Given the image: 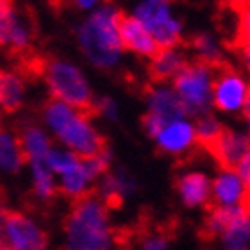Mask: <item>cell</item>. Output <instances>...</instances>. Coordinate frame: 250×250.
<instances>
[{
    "label": "cell",
    "mask_w": 250,
    "mask_h": 250,
    "mask_svg": "<svg viewBox=\"0 0 250 250\" xmlns=\"http://www.w3.org/2000/svg\"><path fill=\"white\" fill-rule=\"evenodd\" d=\"M122 13L116 5L102 2L84 15L75 27V40L83 58L97 70L113 72L124 61L125 50L120 40Z\"/></svg>",
    "instance_id": "6da1fadb"
},
{
    "label": "cell",
    "mask_w": 250,
    "mask_h": 250,
    "mask_svg": "<svg viewBox=\"0 0 250 250\" xmlns=\"http://www.w3.org/2000/svg\"><path fill=\"white\" fill-rule=\"evenodd\" d=\"M42 124L59 145L75 152L79 157H89L100 152L105 138L95 125L91 111L79 109L73 105L50 99L42 109Z\"/></svg>",
    "instance_id": "7a4b0ae2"
},
{
    "label": "cell",
    "mask_w": 250,
    "mask_h": 250,
    "mask_svg": "<svg viewBox=\"0 0 250 250\" xmlns=\"http://www.w3.org/2000/svg\"><path fill=\"white\" fill-rule=\"evenodd\" d=\"M115 243L116 232L104 200L93 191L75 198L64 220V250H113Z\"/></svg>",
    "instance_id": "3957f363"
},
{
    "label": "cell",
    "mask_w": 250,
    "mask_h": 250,
    "mask_svg": "<svg viewBox=\"0 0 250 250\" xmlns=\"http://www.w3.org/2000/svg\"><path fill=\"white\" fill-rule=\"evenodd\" d=\"M40 72L52 99L66 102L79 109L91 111L95 91L79 62L64 58H52L43 61Z\"/></svg>",
    "instance_id": "277c9868"
},
{
    "label": "cell",
    "mask_w": 250,
    "mask_h": 250,
    "mask_svg": "<svg viewBox=\"0 0 250 250\" xmlns=\"http://www.w3.org/2000/svg\"><path fill=\"white\" fill-rule=\"evenodd\" d=\"M130 15L152 34L157 47H179L184 40V21L173 0H136Z\"/></svg>",
    "instance_id": "5b68a950"
},
{
    "label": "cell",
    "mask_w": 250,
    "mask_h": 250,
    "mask_svg": "<svg viewBox=\"0 0 250 250\" xmlns=\"http://www.w3.org/2000/svg\"><path fill=\"white\" fill-rule=\"evenodd\" d=\"M216 68L218 66L195 59V61H188L186 66L173 77L172 86L189 118L200 116L213 109L211 89H213Z\"/></svg>",
    "instance_id": "8992f818"
},
{
    "label": "cell",
    "mask_w": 250,
    "mask_h": 250,
    "mask_svg": "<svg viewBox=\"0 0 250 250\" xmlns=\"http://www.w3.org/2000/svg\"><path fill=\"white\" fill-rule=\"evenodd\" d=\"M250 88L245 75L234 68H216L211 89L213 109L224 115H247Z\"/></svg>",
    "instance_id": "52a82bcc"
},
{
    "label": "cell",
    "mask_w": 250,
    "mask_h": 250,
    "mask_svg": "<svg viewBox=\"0 0 250 250\" xmlns=\"http://www.w3.org/2000/svg\"><path fill=\"white\" fill-rule=\"evenodd\" d=\"M0 236L9 250H47L48 236L36 220L21 211L0 208Z\"/></svg>",
    "instance_id": "ba28073f"
},
{
    "label": "cell",
    "mask_w": 250,
    "mask_h": 250,
    "mask_svg": "<svg viewBox=\"0 0 250 250\" xmlns=\"http://www.w3.org/2000/svg\"><path fill=\"white\" fill-rule=\"evenodd\" d=\"M152 140L156 141L157 148L163 154L173 157L188 156L197 146L195 127H193V120L189 116L165 122Z\"/></svg>",
    "instance_id": "9c48e42d"
},
{
    "label": "cell",
    "mask_w": 250,
    "mask_h": 250,
    "mask_svg": "<svg viewBox=\"0 0 250 250\" xmlns=\"http://www.w3.org/2000/svg\"><path fill=\"white\" fill-rule=\"evenodd\" d=\"M32 42L34 29L31 20L9 5L4 15L0 16V47L13 52H23L31 47Z\"/></svg>",
    "instance_id": "30bf717a"
},
{
    "label": "cell",
    "mask_w": 250,
    "mask_h": 250,
    "mask_svg": "<svg viewBox=\"0 0 250 250\" xmlns=\"http://www.w3.org/2000/svg\"><path fill=\"white\" fill-rule=\"evenodd\" d=\"M145 104L146 113L157 116L163 122L188 116L183 102H181V99H179L175 89H173L172 83H157V81H154V84L146 89Z\"/></svg>",
    "instance_id": "8fae6325"
},
{
    "label": "cell",
    "mask_w": 250,
    "mask_h": 250,
    "mask_svg": "<svg viewBox=\"0 0 250 250\" xmlns=\"http://www.w3.org/2000/svg\"><path fill=\"white\" fill-rule=\"evenodd\" d=\"M208 152L222 168H234L236 163L249 154V136L241 130L225 127Z\"/></svg>",
    "instance_id": "7c38bea8"
},
{
    "label": "cell",
    "mask_w": 250,
    "mask_h": 250,
    "mask_svg": "<svg viewBox=\"0 0 250 250\" xmlns=\"http://www.w3.org/2000/svg\"><path fill=\"white\" fill-rule=\"evenodd\" d=\"M211 197L218 206H238L249 202V183L236 173L234 168H222L211 183Z\"/></svg>",
    "instance_id": "4fadbf2b"
},
{
    "label": "cell",
    "mask_w": 250,
    "mask_h": 250,
    "mask_svg": "<svg viewBox=\"0 0 250 250\" xmlns=\"http://www.w3.org/2000/svg\"><path fill=\"white\" fill-rule=\"evenodd\" d=\"M120 40L125 52L134 54L141 59H148L159 48L145 25L132 15H122Z\"/></svg>",
    "instance_id": "5bb4252c"
},
{
    "label": "cell",
    "mask_w": 250,
    "mask_h": 250,
    "mask_svg": "<svg viewBox=\"0 0 250 250\" xmlns=\"http://www.w3.org/2000/svg\"><path fill=\"white\" fill-rule=\"evenodd\" d=\"M150 75L157 83H172L173 77L188 64V54L179 47H159L148 58Z\"/></svg>",
    "instance_id": "9a60e30c"
},
{
    "label": "cell",
    "mask_w": 250,
    "mask_h": 250,
    "mask_svg": "<svg viewBox=\"0 0 250 250\" xmlns=\"http://www.w3.org/2000/svg\"><path fill=\"white\" fill-rule=\"evenodd\" d=\"M27 83L16 70L0 68V113H16L25 104Z\"/></svg>",
    "instance_id": "2e32d148"
},
{
    "label": "cell",
    "mask_w": 250,
    "mask_h": 250,
    "mask_svg": "<svg viewBox=\"0 0 250 250\" xmlns=\"http://www.w3.org/2000/svg\"><path fill=\"white\" fill-rule=\"evenodd\" d=\"M177 191L184 206L202 208L211 198V181L202 172H186L177 179Z\"/></svg>",
    "instance_id": "e0dca14e"
},
{
    "label": "cell",
    "mask_w": 250,
    "mask_h": 250,
    "mask_svg": "<svg viewBox=\"0 0 250 250\" xmlns=\"http://www.w3.org/2000/svg\"><path fill=\"white\" fill-rule=\"evenodd\" d=\"M21 150L25 156V165L29 161H38V159H47L48 152L52 148L54 140L43 125L38 124H27L21 127L18 132Z\"/></svg>",
    "instance_id": "ac0fdd59"
},
{
    "label": "cell",
    "mask_w": 250,
    "mask_h": 250,
    "mask_svg": "<svg viewBox=\"0 0 250 250\" xmlns=\"http://www.w3.org/2000/svg\"><path fill=\"white\" fill-rule=\"evenodd\" d=\"M97 189H99L97 195L104 200L107 208H118L132 189V177L125 170H118V172L109 170L99 179Z\"/></svg>",
    "instance_id": "d6986e66"
},
{
    "label": "cell",
    "mask_w": 250,
    "mask_h": 250,
    "mask_svg": "<svg viewBox=\"0 0 250 250\" xmlns=\"http://www.w3.org/2000/svg\"><path fill=\"white\" fill-rule=\"evenodd\" d=\"M25 167V156L21 150L18 134L0 127V173L16 175Z\"/></svg>",
    "instance_id": "ffe728a7"
},
{
    "label": "cell",
    "mask_w": 250,
    "mask_h": 250,
    "mask_svg": "<svg viewBox=\"0 0 250 250\" xmlns=\"http://www.w3.org/2000/svg\"><path fill=\"white\" fill-rule=\"evenodd\" d=\"M249 213V204H238V206H209V211L204 220V236L211 240L220 236V232L227 227L240 214Z\"/></svg>",
    "instance_id": "44dd1931"
},
{
    "label": "cell",
    "mask_w": 250,
    "mask_h": 250,
    "mask_svg": "<svg viewBox=\"0 0 250 250\" xmlns=\"http://www.w3.org/2000/svg\"><path fill=\"white\" fill-rule=\"evenodd\" d=\"M31 168L32 177V189L36 198L42 202H50L54 200L56 193H58V183H56V175L47 165V159H38V161L27 163Z\"/></svg>",
    "instance_id": "7402d4cb"
},
{
    "label": "cell",
    "mask_w": 250,
    "mask_h": 250,
    "mask_svg": "<svg viewBox=\"0 0 250 250\" xmlns=\"http://www.w3.org/2000/svg\"><path fill=\"white\" fill-rule=\"evenodd\" d=\"M58 177H59L58 191H61L64 197L72 198V200L89 193L91 191V186H93V181L89 179V175L84 170L83 157H81V161L75 167L70 168L68 172L58 175Z\"/></svg>",
    "instance_id": "603a6c76"
},
{
    "label": "cell",
    "mask_w": 250,
    "mask_h": 250,
    "mask_svg": "<svg viewBox=\"0 0 250 250\" xmlns=\"http://www.w3.org/2000/svg\"><path fill=\"white\" fill-rule=\"evenodd\" d=\"M189 48H191L193 56L197 61L208 62L213 66H218L222 59H224V47L220 40L211 32H198L191 38L189 42Z\"/></svg>",
    "instance_id": "cb8c5ba5"
},
{
    "label": "cell",
    "mask_w": 250,
    "mask_h": 250,
    "mask_svg": "<svg viewBox=\"0 0 250 250\" xmlns=\"http://www.w3.org/2000/svg\"><path fill=\"white\" fill-rule=\"evenodd\" d=\"M249 213L240 214L220 232V240L225 250H249Z\"/></svg>",
    "instance_id": "d4e9b609"
},
{
    "label": "cell",
    "mask_w": 250,
    "mask_h": 250,
    "mask_svg": "<svg viewBox=\"0 0 250 250\" xmlns=\"http://www.w3.org/2000/svg\"><path fill=\"white\" fill-rule=\"evenodd\" d=\"M193 127H195L197 145L204 146L206 150L213 145L214 140H216V138L222 134V130L225 129V125L222 124L211 111H209V113H204V115H200V116H195Z\"/></svg>",
    "instance_id": "484cf974"
},
{
    "label": "cell",
    "mask_w": 250,
    "mask_h": 250,
    "mask_svg": "<svg viewBox=\"0 0 250 250\" xmlns=\"http://www.w3.org/2000/svg\"><path fill=\"white\" fill-rule=\"evenodd\" d=\"M81 161V157L75 154V152L68 150L66 146H56L52 145V148H50V152H48L47 156V165L50 167V170L54 172V175L58 177V175H61V173L68 172L70 168H73L77 163Z\"/></svg>",
    "instance_id": "4316f807"
},
{
    "label": "cell",
    "mask_w": 250,
    "mask_h": 250,
    "mask_svg": "<svg viewBox=\"0 0 250 250\" xmlns=\"http://www.w3.org/2000/svg\"><path fill=\"white\" fill-rule=\"evenodd\" d=\"M91 115H99L104 120L116 122L120 116V107H118V102L111 97H95Z\"/></svg>",
    "instance_id": "83f0119b"
},
{
    "label": "cell",
    "mask_w": 250,
    "mask_h": 250,
    "mask_svg": "<svg viewBox=\"0 0 250 250\" xmlns=\"http://www.w3.org/2000/svg\"><path fill=\"white\" fill-rule=\"evenodd\" d=\"M140 250H168V238L163 232L156 234H146L141 240Z\"/></svg>",
    "instance_id": "f1b7e54d"
},
{
    "label": "cell",
    "mask_w": 250,
    "mask_h": 250,
    "mask_svg": "<svg viewBox=\"0 0 250 250\" xmlns=\"http://www.w3.org/2000/svg\"><path fill=\"white\" fill-rule=\"evenodd\" d=\"M234 170H236V173L245 181V183H250V156L249 154L243 156L240 161L236 163Z\"/></svg>",
    "instance_id": "f546056e"
},
{
    "label": "cell",
    "mask_w": 250,
    "mask_h": 250,
    "mask_svg": "<svg viewBox=\"0 0 250 250\" xmlns=\"http://www.w3.org/2000/svg\"><path fill=\"white\" fill-rule=\"evenodd\" d=\"M102 2H105V0H72V5L77 11H81V13L86 15L89 11H93L95 7H99Z\"/></svg>",
    "instance_id": "4dcf8cb0"
},
{
    "label": "cell",
    "mask_w": 250,
    "mask_h": 250,
    "mask_svg": "<svg viewBox=\"0 0 250 250\" xmlns=\"http://www.w3.org/2000/svg\"><path fill=\"white\" fill-rule=\"evenodd\" d=\"M11 4H2V2H0V16L4 15L5 13V9H7V7H9Z\"/></svg>",
    "instance_id": "1f68e13d"
},
{
    "label": "cell",
    "mask_w": 250,
    "mask_h": 250,
    "mask_svg": "<svg viewBox=\"0 0 250 250\" xmlns=\"http://www.w3.org/2000/svg\"><path fill=\"white\" fill-rule=\"evenodd\" d=\"M0 250H9L7 249V245H5V241H4V238L0 236Z\"/></svg>",
    "instance_id": "d6a6232c"
},
{
    "label": "cell",
    "mask_w": 250,
    "mask_h": 250,
    "mask_svg": "<svg viewBox=\"0 0 250 250\" xmlns=\"http://www.w3.org/2000/svg\"><path fill=\"white\" fill-rule=\"evenodd\" d=\"M2 4H13V0H0Z\"/></svg>",
    "instance_id": "836d02e7"
},
{
    "label": "cell",
    "mask_w": 250,
    "mask_h": 250,
    "mask_svg": "<svg viewBox=\"0 0 250 250\" xmlns=\"http://www.w3.org/2000/svg\"><path fill=\"white\" fill-rule=\"evenodd\" d=\"M0 120H2V113H0Z\"/></svg>",
    "instance_id": "e575fe53"
}]
</instances>
